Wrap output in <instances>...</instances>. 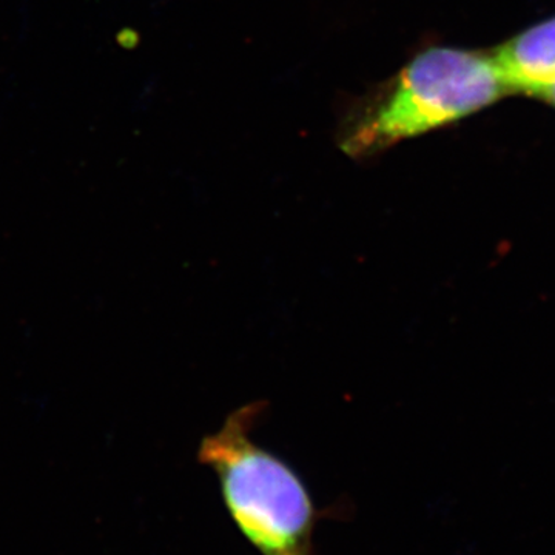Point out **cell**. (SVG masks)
Returning a JSON list of instances; mask_svg holds the SVG:
<instances>
[{"mask_svg": "<svg viewBox=\"0 0 555 555\" xmlns=\"http://www.w3.org/2000/svg\"><path fill=\"white\" fill-rule=\"evenodd\" d=\"M532 96L537 98V100L545 101L546 104L555 107V79L547 82L542 89L537 90L535 93H532Z\"/></svg>", "mask_w": 555, "mask_h": 555, "instance_id": "cell-4", "label": "cell"}, {"mask_svg": "<svg viewBox=\"0 0 555 555\" xmlns=\"http://www.w3.org/2000/svg\"><path fill=\"white\" fill-rule=\"evenodd\" d=\"M514 94L494 54L429 49L361 105L339 139L350 158H367L406 139L465 119Z\"/></svg>", "mask_w": 555, "mask_h": 555, "instance_id": "cell-1", "label": "cell"}, {"mask_svg": "<svg viewBox=\"0 0 555 555\" xmlns=\"http://www.w3.org/2000/svg\"><path fill=\"white\" fill-rule=\"evenodd\" d=\"M492 54L511 90L532 96L555 79V17L507 40Z\"/></svg>", "mask_w": 555, "mask_h": 555, "instance_id": "cell-3", "label": "cell"}, {"mask_svg": "<svg viewBox=\"0 0 555 555\" xmlns=\"http://www.w3.org/2000/svg\"><path fill=\"white\" fill-rule=\"evenodd\" d=\"M264 404L236 409L199 444L241 534L261 555H313L317 511L301 478L251 438Z\"/></svg>", "mask_w": 555, "mask_h": 555, "instance_id": "cell-2", "label": "cell"}]
</instances>
